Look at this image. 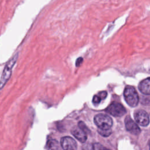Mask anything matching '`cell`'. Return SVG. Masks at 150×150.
<instances>
[{
    "instance_id": "6da1fadb",
    "label": "cell",
    "mask_w": 150,
    "mask_h": 150,
    "mask_svg": "<svg viewBox=\"0 0 150 150\" xmlns=\"http://www.w3.org/2000/svg\"><path fill=\"white\" fill-rule=\"evenodd\" d=\"M95 124L98 129L109 130L112 125V120L110 117L104 114H97L94 118Z\"/></svg>"
},
{
    "instance_id": "7a4b0ae2",
    "label": "cell",
    "mask_w": 150,
    "mask_h": 150,
    "mask_svg": "<svg viewBox=\"0 0 150 150\" xmlns=\"http://www.w3.org/2000/svg\"><path fill=\"white\" fill-rule=\"evenodd\" d=\"M17 58H18V54H16L6 64L5 68L4 69L3 73L2 74V76L0 79V90L4 87V86L5 85V84L10 78L12 73V68L16 62Z\"/></svg>"
},
{
    "instance_id": "3957f363",
    "label": "cell",
    "mask_w": 150,
    "mask_h": 150,
    "mask_svg": "<svg viewBox=\"0 0 150 150\" xmlns=\"http://www.w3.org/2000/svg\"><path fill=\"white\" fill-rule=\"evenodd\" d=\"M124 96L127 103L131 107H136L139 102L138 95L135 89L131 86L125 87L124 91Z\"/></svg>"
},
{
    "instance_id": "277c9868",
    "label": "cell",
    "mask_w": 150,
    "mask_h": 150,
    "mask_svg": "<svg viewBox=\"0 0 150 150\" xmlns=\"http://www.w3.org/2000/svg\"><path fill=\"white\" fill-rule=\"evenodd\" d=\"M105 111L114 117H121L126 113V110L120 103L113 102L105 109Z\"/></svg>"
},
{
    "instance_id": "5b68a950",
    "label": "cell",
    "mask_w": 150,
    "mask_h": 150,
    "mask_svg": "<svg viewBox=\"0 0 150 150\" xmlns=\"http://www.w3.org/2000/svg\"><path fill=\"white\" fill-rule=\"evenodd\" d=\"M136 122L142 127L147 126L149 123V117L147 112L142 110H138L134 114Z\"/></svg>"
},
{
    "instance_id": "8992f818",
    "label": "cell",
    "mask_w": 150,
    "mask_h": 150,
    "mask_svg": "<svg viewBox=\"0 0 150 150\" xmlns=\"http://www.w3.org/2000/svg\"><path fill=\"white\" fill-rule=\"evenodd\" d=\"M60 145L63 150H76V141L70 137H64L60 140Z\"/></svg>"
},
{
    "instance_id": "52a82bcc",
    "label": "cell",
    "mask_w": 150,
    "mask_h": 150,
    "mask_svg": "<svg viewBox=\"0 0 150 150\" xmlns=\"http://www.w3.org/2000/svg\"><path fill=\"white\" fill-rule=\"evenodd\" d=\"M125 125L127 130L134 135H138L141 132L139 127L129 117L125 118Z\"/></svg>"
},
{
    "instance_id": "ba28073f",
    "label": "cell",
    "mask_w": 150,
    "mask_h": 150,
    "mask_svg": "<svg viewBox=\"0 0 150 150\" xmlns=\"http://www.w3.org/2000/svg\"><path fill=\"white\" fill-rule=\"evenodd\" d=\"M72 135L81 143H84L87 140V134L79 127H74L71 129Z\"/></svg>"
},
{
    "instance_id": "9c48e42d",
    "label": "cell",
    "mask_w": 150,
    "mask_h": 150,
    "mask_svg": "<svg viewBox=\"0 0 150 150\" xmlns=\"http://www.w3.org/2000/svg\"><path fill=\"white\" fill-rule=\"evenodd\" d=\"M138 88L142 93L146 95L150 94V77L141 81L138 85Z\"/></svg>"
},
{
    "instance_id": "30bf717a",
    "label": "cell",
    "mask_w": 150,
    "mask_h": 150,
    "mask_svg": "<svg viewBox=\"0 0 150 150\" xmlns=\"http://www.w3.org/2000/svg\"><path fill=\"white\" fill-rule=\"evenodd\" d=\"M46 146L48 150H60V146L56 139H49L47 142Z\"/></svg>"
},
{
    "instance_id": "8fae6325",
    "label": "cell",
    "mask_w": 150,
    "mask_h": 150,
    "mask_svg": "<svg viewBox=\"0 0 150 150\" xmlns=\"http://www.w3.org/2000/svg\"><path fill=\"white\" fill-rule=\"evenodd\" d=\"M78 127L81 129H82L84 132H86V134L87 133H89L90 132V130L88 129V128L87 127V126L86 125V124L82 122V121H80L78 124Z\"/></svg>"
},
{
    "instance_id": "7c38bea8",
    "label": "cell",
    "mask_w": 150,
    "mask_h": 150,
    "mask_svg": "<svg viewBox=\"0 0 150 150\" xmlns=\"http://www.w3.org/2000/svg\"><path fill=\"white\" fill-rule=\"evenodd\" d=\"M98 133L103 136V137H108L109 136L111 133V130L109 129V130H101V129H98Z\"/></svg>"
},
{
    "instance_id": "4fadbf2b",
    "label": "cell",
    "mask_w": 150,
    "mask_h": 150,
    "mask_svg": "<svg viewBox=\"0 0 150 150\" xmlns=\"http://www.w3.org/2000/svg\"><path fill=\"white\" fill-rule=\"evenodd\" d=\"M82 150H94L93 145L90 143L84 144L82 146Z\"/></svg>"
},
{
    "instance_id": "5bb4252c",
    "label": "cell",
    "mask_w": 150,
    "mask_h": 150,
    "mask_svg": "<svg viewBox=\"0 0 150 150\" xmlns=\"http://www.w3.org/2000/svg\"><path fill=\"white\" fill-rule=\"evenodd\" d=\"M101 100V98L97 95H95L94 97H93V103H94V104H98L100 101Z\"/></svg>"
},
{
    "instance_id": "9a60e30c",
    "label": "cell",
    "mask_w": 150,
    "mask_h": 150,
    "mask_svg": "<svg viewBox=\"0 0 150 150\" xmlns=\"http://www.w3.org/2000/svg\"><path fill=\"white\" fill-rule=\"evenodd\" d=\"M98 96L101 98V100H103V99H104V98L107 97V92H106V91H101V92H100V93L98 94Z\"/></svg>"
},
{
    "instance_id": "2e32d148",
    "label": "cell",
    "mask_w": 150,
    "mask_h": 150,
    "mask_svg": "<svg viewBox=\"0 0 150 150\" xmlns=\"http://www.w3.org/2000/svg\"><path fill=\"white\" fill-rule=\"evenodd\" d=\"M83 62V58L82 57H79L78 58L77 60H76V66L77 67V66H79Z\"/></svg>"
},
{
    "instance_id": "e0dca14e",
    "label": "cell",
    "mask_w": 150,
    "mask_h": 150,
    "mask_svg": "<svg viewBox=\"0 0 150 150\" xmlns=\"http://www.w3.org/2000/svg\"><path fill=\"white\" fill-rule=\"evenodd\" d=\"M99 150H110V149H107V148H104V147H100V148H99Z\"/></svg>"
},
{
    "instance_id": "ac0fdd59",
    "label": "cell",
    "mask_w": 150,
    "mask_h": 150,
    "mask_svg": "<svg viewBox=\"0 0 150 150\" xmlns=\"http://www.w3.org/2000/svg\"><path fill=\"white\" fill-rule=\"evenodd\" d=\"M149 150H150V141H149Z\"/></svg>"
}]
</instances>
